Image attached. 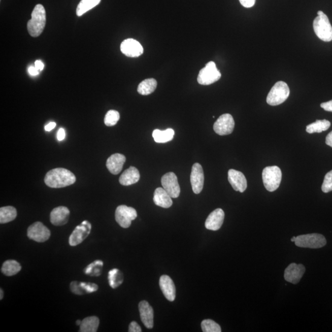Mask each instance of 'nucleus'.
<instances>
[{"instance_id": "nucleus-28", "label": "nucleus", "mask_w": 332, "mask_h": 332, "mask_svg": "<svg viewBox=\"0 0 332 332\" xmlns=\"http://www.w3.org/2000/svg\"><path fill=\"white\" fill-rule=\"evenodd\" d=\"M17 215V210L14 207H2L0 209V223L5 224L10 222L15 219Z\"/></svg>"}, {"instance_id": "nucleus-32", "label": "nucleus", "mask_w": 332, "mask_h": 332, "mask_svg": "<svg viewBox=\"0 0 332 332\" xmlns=\"http://www.w3.org/2000/svg\"><path fill=\"white\" fill-rule=\"evenodd\" d=\"M104 263L101 260H95L87 266L84 273L86 275L91 276H99L102 274Z\"/></svg>"}, {"instance_id": "nucleus-6", "label": "nucleus", "mask_w": 332, "mask_h": 332, "mask_svg": "<svg viewBox=\"0 0 332 332\" xmlns=\"http://www.w3.org/2000/svg\"><path fill=\"white\" fill-rule=\"evenodd\" d=\"M295 245L303 248L319 249L326 245L327 241L324 236L317 234L298 236Z\"/></svg>"}, {"instance_id": "nucleus-17", "label": "nucleus", "mask_w": 332, "mask_h": 332, "mask_svg": "<svg viewBox=\"0 0 332 332\" xmlns=\"http://www.w3.org/2000/svg\"><path fill=\"white\" fill-rule=\"evenodd\" d=\"M225 218V212L221 209H217L211 212L207 218L206 228L212 231H217L222 226Z\"/></svg>"}, {"instance_id": "nucleus-1", "label": "nucleus", "mask_w": 332, "mask_h": 332, "mask_svg": "<svg viewBox=\"0 0 332 332\" xmlns=\"http://www.w3.org/2000/svg\"><path fill=\"white\" fill-rule=\"evenodd\" d=\"M76 177L66 169L56 168L49 171L46 174L45 182L50 188H60L74 184Z\"/></svg>"}, {"instance_id": "nucleus-19", "label": "nucleus", "mask_w": 332, "mask_h": 332, "mask_svg": "<svg viewBox=\"0 0 332 332\" xmlns=\"http://www.w3.org/2000/svg\"><path fill=\"white\" fill-rule=\"evenodd\" d=\"M159 287L168 301L173 302L176 297V289L170 276L162 275L159 279Z\"/></svg>"}, {"instance_id": "nucleus-20", "label": "nucleus", "mask_w": 332, "mask_h": 332, "mask_svg": "<svg viewBox=\"0 0 332 332\" xmlns=\"http://www.w3.org/2000/svg\"><path fill=\"white\" fill-rule=\"evenodd\" d=\"M69 217V209L65 206H59L51 211L50 221L52 225L62 226L68 223Z\"/></svg>"}, {"instance_id": "nucleus-23", "label": "nucleus", "mask_w": 332, "mask_h": 332, "mask_svg": "<svg viewBox=\"0 0 332 332\" xmlns=\"http://www.w3.org/2000/svg\"><path fill=\"white\" fill-rule=\"evenodd\" d=\"M140 177H141V176H140L138 169L133 167V166H130L129 169H127L121 174V176L119 177V182L122 185L129 186L138 183Z\"/></svg>"}, {"instance_id": "nucleus-47", "label": "nucleus", "mask_w": 332, "mask_h": 332, "mask_svg": "<svg viewBox=\"0 0 332 332\" xmlns=\"http://www.w3.org/2000/svg\"><path fill=\"white\" fill-rule=\"evenodd\" d=\"M81 322L82 321H81V320H78L76 322V324H77V325H80L81 324Z\"/></svg>"}, {"instance_id": "nucleus-39", "label": "nucleus", "mask_w": 332, "mask_h": 332, "mask_svg": "<svg viewBox=\"0 0 332 332\" xmlns=\"http://www.w3.org/2000/svg\"><path fill=\"white\" fill-rule=\"evenodd\" d=\"M256 0H240V4L244 7L249 8L254 6Z\"/></svg>"}, {"instance_id": "nucleus-38", "label": "nucleus", "mask_w": 332, "mask_h": 332, "mask_svg": "<svg viewBox=\"0 0 332 332\" xmlns=\"http://www.w3.org/2000/svg\"><path fill=\"white\" fill-rule=\"evenodd\" d=\"M129 332H141L142 328L136 322L133 321L130 323L129 327Z\"/></svg>"}, {"instance_id": "nucleus-29", "label": "nucleus", "mask_w": 332, "mask_h": 332, "mask_svg": "<svg viewBox=\"0 0 332 332\" xmlns=\"http://www.w3.org/2000/svg\"><path fill=\"white\" fill-rule=\"evenodd\" d=\"M330 125V122L326 119L316 120L314 123L308 125L306 131L309 134L320 133L328 130Z\"/></svg>"}, {"instance_id": "nucleus-48", "label": "nucleus", "mask_w": 332, "mask_h": 332, "mask_svg": "<svg viewBox=\"0 0 332 332\" xmlns=\"http://www.w3.org/2000/svg\"><path fill=\"white\" fill-rule=\"evenodd\" d=\"M296 238L295 237H293L292 239H291V241L292 242H295L296 240Z\"/></svg>"}, {"instance_id": "nucleus-34", "label": "nucleus", "mask_w": 332, "mask_h": 332, "mask_svg": "<svg viewBox=\"0 0 332 332\" xmlns=\"http://www.w3.org/2000/svg\"><path fill=\"white\" fill-rule=\"evenodd\" d=\"M202 328L204 332H221L220 325L211 319L204 320L202 322Z\"/></svg>"}, {"instance_id": "nucleus-42", "label": "nucleus", "mask_w": 332, "mask_h": 332, "mask_svg": "<svg viewBox=\"0 0 332 332\" xmlns=\"http://www.w3.org/2000/svg\"><path fill=\"white\" fill-rule=\"evenodd\" d=\"M29 74L31 76H37L39 74V71H38L36 67L31 66L28 69Z\"/></svg>"}, {"instance_id": "nucleus-46", "label": "nucleus", "mask_w": 332, "mask_h": 332, "mask_svg": "<svg viewBox=\"0 0 332 332\" xmlns=\"http://www.w3.org/2000/svg\"><path fill=\"white\" fill-rule=\"evenodd\" d=\"M4 290H3L2 289H0V300H2L3 298H4Z\"/></svg>"}, {"instance_id": "nucleus-14", "label": "nucleus", "mask_w": 332, "mask_h": 332, "mask_svg": "<svg viewBox=\"0 0 332 332\" xmlns=\"http://www.w3.org/2000/svg\"><path fill=\"white\" fill-rule=\"evenodd\" d=\"M120 49L122 53L129 57H139L144 52L141 44L132 39L124 40L121 44Z\"/></svg>"}, {"instance_id": "nucleus-5", "label": "nucleus", "mask_w": 332, "mask_h": 332, "mask_svg": "<svg viewBox=\"0 0 332 332\" xmlns=\"http://www.w3.org/2000/svg\"><path fill=\"white\" fill-rule=\"evenodd\" d=\"M262 179L265 188L270 192L275 191L279 188L282 180V173L278 166H269L262 173Z\"/></svg>"}, {"instance_id": "nucleus-40", "label": "nucleus", "mask_w": 332, "mask_h": 332, "mask_svg": "<svg viewBox=\"0 0 332 332\" xmlns=\"http://www.w3.org/2000/svg\"><path fill=\"white\" fill-rule=\"evenodd\" d=\"M320 107L327 112H332V100L320 104Z\"/></svg>"}, {"instance_id": "nucleus-12", "label": "nucleus", "mask_w": 332, "mask_h": 332, "mask_svg": "<svg viewBox=\"0 0 332 332\" xmlns=\"http://www.w3.org/2000/svg\"><path fill=\"white\" fill-rule=\"evenodd\" d=\"M161 184L163 188L168 192L171 197L177 198L180 194V187L176 175L168 173L162 177Z\"/></svg>"}, {"instance_id": "nucleus-37", "label": "nucleus", "mask_w": 332, "mask_h": 332, "mask_svg": "<svg viewBox=\"0 0 332 332\" xmlns=\"http://www.w3.org/2000/svg\"><path fill=\"white\" fill-rule=\"evenodd\" d=\"M71 289L73 293L76 295H81L85 294L82 288L80 286V282L74 281L71 282Z\"/></svg>"}, {"instance_id": "nucleus-45", "label": "nucleus", "mask_w": 332, "mask_h": 332, "mask_svg": "<svg viewBox=\"0 0 332 332\" xmlns=\"http://www.w3.org/2000/svg\"><path fill=\"white\" fill-rule=\"evenodd\" d=\"M55 126H56V123H55V122H51V123H49L48 124L46 125L45 129L46 131L49 132V131L54 129Z\"/></svg>"}, {"instance_id": "nucleus-31", "label": "nucleus", "mask_w": 332, "mask_h": 332, "mask_svg": "<svg viewBox=\"0 0 332 332\" xmlns=\"http://www.w3.org/2000/svg\"><path fill=\"white\" fill-rule=\"evenodd\" d=\"M101 0H81L77 8V15L83 16L89 10L97 6Z\"/></svg>"}, {"instance_id": "nucleus-36", "label": "nucleus", "mask_w": 332, "mask_h": 332, "mask_svg": "<svg viewBox=\"0 0 332 332\" xmlns=\"http://www.w3.org/2000/svg\"><path fill=\"white\" fill-rule=\"evenodd\" d=\"M80 284L85 293L95 292L98 290V285L94 283L81 282H80Z\"/></svg>"}, {"instance_id": "nucleus-8", "label": "nucleus", "mask_w": 332, "mask_h": 332, "mask_svg": "<svg viewBox=\"0 0 332 332\" xmlns=\"http://www.w3.org/2000/svg\"><path fill=\"white\" fill-rule=\"evenodd\" d=\"M138 217L136 210L125 205L119 206L115 211V220L122 228H127Z\"/></svg>"}, {"instance_id": "nucleus-2", "label": "nucleus", "mask_w": 332, "mask_h": 332, "mask_svg": "<svg viewBox=\"0 0 332 332\" xmlns=\"http://www.w3.org/2000/svg\"><path fill=\"white\" fill-rule=\"evenodd\" d=\"M46 14L42 5H37L31 13V19L27 23L29 34L32 37H38L42 34L45 27Z\"/></svg>"}, {"instance_id": "nucleus-10", "label": "nucleus", "mask_w": 332, "mask_h": 332, "mask_svg": "<svg viewBox=\"0 0 332 332\" xmlns=\"http://www.w3.org/2000/svg\"><path fill=\"white\" fill-rule=\"evenodd\" d=\"M235 123L233 116L226 113L221 115L214 124V130L217 135L226 136L234 132Z\"/></svg>"}, {"instance_id": "nucleus-3", "label": "nucleus", "mask_w": 332, "mask_h": 332, "mask_svg": "<svg viewBox=\"0 0 332 332\" xmlns=\"http://www.w3.org/2000/svg\"><path fill=\"white\" fill-rule=\"evenodd\" d=\"M318 16L313 22L314 32L319 39L325 42L332 40V27L328 17L321 11L317 12Z\"/></svg>"}, {"instance_id": "nucleus-25", "label": "nucleus", "mask_w": 332, "mask_h": 332, "mask_svg": "<svg viewBox=\"0 0 332 332\" xmlns=\"http://www.w3.org/2000/svg\"><path fill=\"white\" fill-rule=\"evenodd\" d=\"M174 130L171 128L164 130L155 129L153 132V138L156 143L163 144L171 141L174 138Z\"/></svg>"}, {"instance_id": "nucleus-35", "label": "nucleus", "mask_w": 332, "mask_h": 332, "mask_svg": "<svg viewBox=\"0 0 332 332\" xmlns=\"http://www.w3.org/2000/svg\"><path fill=\"white\" fill-rule=\"evenodd\" d=\"M322 191L325 193L332 191V170L325 175L322 185Z\"/></svg>"}, {"instance_id": "nucleus-27", "label": "nucleus", "mask_w": 332, "mask_h": 332, "mask_svg": "<svg viewBox=\"0 0 332 332\" xmlns=\"http://www.w3.org/2000/svg\"><path fill=\"white\" fill-rule=\"evenodd\" d=\"M157 87V81L154 78H148L139 84L138 91L140 94L147 95L153 93Z\"/></svg>"}, {"instance_id": "nucleus-22", "label": "nucleus", "mask_w": 332, "mask_h": 332, "mask_svg": "<svg viewBox=\"0 0 332 332\" xmlns=\"http://www.w3.org/2000/svg\"><path fill=\"white\" fill-rule=\"evenodd\" d=\"M170 194L163 188H156L154 191L153 202L156 206L163 208H170L173 205V200Z\"/></svg>"}, {"instance_id": "nucleus-15", "label": "nucleus", "mask_w": 332, "mask_h": 332, "mask_svg": "<svg viewBox=\"0 0 332 332\" xmlns=\"http://www.w3.org/2000/svg\"><path fill=\"white\" fill-rule=\"evenodd\" d=\"M305 273V268L304 265L291 263L285 270L284 278L285 281L296 284L301 280Z\"/></svg>"}, {"instance_id": "nucleus-21", "label": "nucleus", "mask_w": 332, "mask_h": 332, "mask_svg": "<svg viewBox=\"0 0 332 332\" xmlns=\"http://www.w3.org/2000/svg\"><path fill=\"white\" fill-rule=\"evenodd\" d=\"M126 161V157L123 154L119 153L112 154L107 159V168L110 173L117 175L123 170V165Z\"/></svg>"}, {"instance_id": "nucleus-11", "label": "nucleus", "mask_w": 332, "mask_h": 332, "mask_svg": "<svg viewBox=\"0 0 332 332\" xmlns=\"http://www.w3.org/2000/svg\"><path fill=\"white\" fill-rule=\"evenodd\" d=\"M92 229L91 224L85 220L81 225L76 227L69 238V244L71 246H77L86 240Z\"/></svg>"}, {"instance_id": "nucleus-16", "label": "nucleus", "mask_w": 332, "mask_h": 332, "mask_svg": "<svg viewBox=\"0 0 332 332\" xmlns=\"http://www.w3.org/2000/svg\"><path fill=\"white\" fill-rule=\"evenodd\" d=\"M228 181L236 191L243 193L247 187V180L240 171L230 170L228 171Z\"/></svg>"}, {"instance_id": "nucleus-26", "label": "nucleus", "mask_w": 332, "mask_h": 332, "mask_svg": "<svg viewBox=\"0 0 332 332\" xmlns=\"http://www.w3.org/2000/svg\"><path fill=\"white\" fill-rule=\"evenodd\" d=\"M21 265L16 260H10L4 262L2 267V272L7 276L17 275L21 270Z\"/></svg>"}, {"instance_id": "nucleus-4", "label": "nucleus", "mask_w": 332, "mask_h": 332, "mask_svg": "<svg viewBox=\"0 0 332 332\" xmlns=\"http://www.w3.org/2000/svg\"><path fill=\"white\" fill-rule=\"evenodd\" d=\"M290 95V89L286 83L278 81L270 90L267 96V103L272 106H279L287 100Z\"/></svg>"}, {"instance_id": "nucleus-43", "label": "nucleus", "mask_w": 332, "mask_h": 332, "mask_svg": "<svg viewBox=\"0 0 332 332\" xmlns=\"http://www.w3.org/2000/svg\"><path fill=\"white\" fill-rule=\"evenodd\" d=\"M35 67L37 69L38 71L39 72L42 71L44 69V63L41 60H37L36 63H35Z\"/></svg>"}, {"instance_id": "nucleus-18", "label": "nucleus", "mask_w": 332, "mask_h": 332, "mask_svg": "<svg viewBox=\"0 0 332 332\" xmlns=\"http://www.w3.org/2000/svg\"><path fill=\"white\" fill-rule=\"evenodd\" d=\"M139 310L143 324L147 328H152L154 325L153 308L147 301H144L139 303Z\"/></svg>"}, {"instance_id": "nucleus-41", "label": "nucleus", "mask_w": 332, "mask_h": 332, "mask_svg": "<svg viewBox=\"0 0 332 332\" xmlns=\"http://www.w3.org/2000/svg\"><path fill=\"white\" fill-rule=\"evenodd\" d=\"M57 138L59 141H62L65 138V131L63 129V128H60V129L58 130Z\"/></svg>"}, {"instance_id": "nucleus-44", "label": "nucleus", "mask_w": 332, "mask_h": 332, "mask_svg": "<svg viewBox=\"0 0 332 332\" xmlns=\"http://www.w3.org/2000/svg\"><path fill=\"white\" fill-rule=\"evenodd\" d=\"M325 144L332 148V131L326 137Z\"/></svg>"}, {"instance_id": "nucleus-9", "label": "nucleus", "mask_w": 332, "mask_h": 332, "mask_svg": "<svg viewBox=\"0 0 332 332\" xmlns=\"http://www.w3.org/2000/svg\"><path fill=\"white\" fill-rule=\"evenodd\" d=\"M27 237L37 243H44L51 237V231L42 222L37 221L28 227Z\"/></svg>"}, {"instance_id": "nucleus-24", "label": "nucleus", "mask_w": 332, "mask_h": 332, "mask_svg": "<svg viewBox=\"0 0 332 332\" xmlns=\"http://www.w3.org/2000/svg\"><path fill=\"white\" fill-rule=\"evenodd\" d=\"M99 319L96 316L87 317L84 319L80 325L81 332H95L99 326Z\"/></svg>"}, {"instance_id": "nucleus-7", "label": "nucleus", "mask_w": 332, "mask_h": 332, "mask_svg": "<svg viewBox=\"0 0 332 332\" xmlns=\"http://www.w3.org/2000/svg\"><path fill=\"white\" fill-rule=\"evenodd\" d=\"M221 73L217 68L215 62H209L205 68L201 70L197 76V82L202 85H210L221 78Z\"/></svg>"}, {"instance_id": "nucleus-13", "label": "nucleus", "mask_w": 332, "mask_h": 332, "mask_svg": "<svg viewBox=\"0 0 332 332\" xmlns=\"http://www.w3.org/2000/svg\"><path fill=\"white\" fill-rule=\"evenodd\" d=\"M190 181L194 193L200 194L203 189L205 174L202 166L199 163H195L192 167Z\"/></svg>"}, {"instance_id": "nucleus-30", "label": "nucleus", "mask_w": 332, "mask_h": 332, "mask_svg": "<svg viewBox=\"0 0 332 332\" xmlns=\"http://www.w3.org/2000/svg\"><path fill=\"white\" fill-rule=\"evenodd\" d=\"M108 279L110 286L113 289H116L123 283L124 276L121 271L115 269L110 271Z\"/></svg>"}, {"instance_id": "nucleus-33", "label": "nucleus", "mask_w": 332, "mask_h": 332, "mask_svg": "<svg viewBox=\"0 0 332 332\" xmlns=\"http://www.w3.org/2000/svg\"><path fill=\"white\" fill-rule=\"evenodd\" d=\"M120 118V115L117 111L109 110L104 118V123L107 126L111 127L117 124Z\"/></svg>"}]
</instances>
